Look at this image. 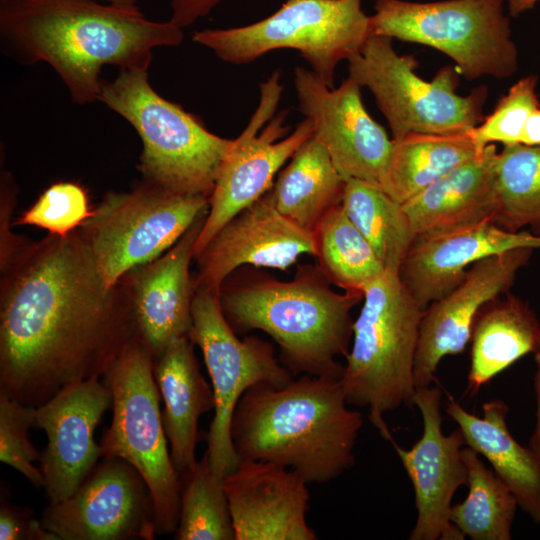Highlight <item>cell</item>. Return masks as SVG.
I'll return each instance as SVG.
<instances>
[{
	"mask_svg": "<svg viewBox=\"0 0 540 540\" xmlns=\"http://www.w3.org/2000/svg\"><path fill=\"white\" fill-rule=\"evenodd\" d=\"M482 408L483 415L478 417L450 396L446 413L457 423L466 445L483 456L510 489L518 507L540 524V453L512 436L504 401L493 399Z\"/></svg>",
	"mask_w": 540,
	"mask_h": 540,
	"instance_id": "25",
	"label": "cell"
},
{
	"mask_svg": "<svg viewBox=\"0 0 540 540\" xmlns=\"http://www.w3.org/2000/svg\"><path fill=\"white\" fill-rule=\"evenodd\" d=\"M536 371L534 374V390L536 396L537 410L534 430L529 439V446L540 453V347L533 354Z\"/></svg>",
	"mask_w": 540,
	"mask_h": 540,
	"instance_id": "39",
	"label": "cell"
},
{
	"mask_svg": "<svg viewBox=\"0 0 540 540\" xmlns=\"http://www.w3.org/2000/svg\"><path fill=\"white\" fill-rule=\"evenodd\" d=\"M275 70L260 84L259 104L246 128L233 139L216 178L209 210L194 247V258L240 211L263 196L279 169L314 132L305 118L291 133L287 111L275 115L283 86Z\"/></svg>",
	"mask_w": 540,
	"mask_h": 540,
	"instance_id": "13",
	"label": "cell"
},
{
	"mask_svg": "<svg viewBox=\"0 0 540 540\" xmlns=\"http://www.w3.org/2000/svg\"><path fill=\"white\" fill-rule=\"evenodd\" d=\"M190 338L200 348L214 394V415L206 435V453L214 473L224 479L240 463L231 425L242 395L267 383L284 387L294 376L276 357L274 346L257 336L242 340L226 320L218 295L196 289Z\"/></svg>",
	"mask_w": 540,
	"mask_h": 540,
	"instance_id": "12",
	"label": "cell"
},
{
	"mask_svg": "<svg viewBox=\"0 0 540 540\" xmlns=\"http://www.w3.org/2000/svg\"><path fill=\"white\" fill-rule=\"evenodd\" d=\"M107 3L119 4V5H137L138 0H100Z\"/></svg>",
	"mask_w": 540,
	"mask_h": 540,
	"instance_id": "42",
	"label": "cell"
},
{
	"mask_svg": "<svg viewBox=\"0 0 540 540\" xmlns=\"http://www.w3.org/2000/svg\"><path fill=\"white\" fill-rule=\"evenodd\" d=\"M468 391L489 383L523 356L540 347V320L525 300L507 293L477 315L470 338Z\"/></svg>",
	"mask_w": 540,
	"mask_h": 540,
	"instance_id": "26",
	"label": "cell"
},
{
	"mask_svg": "<svg viewBox=\"0 0 540 540\" xmlns=\"http://www.w3.org/2000/svg\"><path fill=\"white\" fill-rule=\"evenodd\" d=\"M340 379L304 374L284 387L259 383L235 408L231 436L240 460L271 462L308 483L329 482L355 463L363 426Z\"/></svg>",
	"mask_w": 540,
	"mask_h": 540,
	"instance_id": "3",
	"label": "cell"
},
{
	"mask_svg": "<svg viewBox=\"0 0 540 540\" xmlns=\"http://www.w3.org/2000/svg\"><path fill=\"white\" fill-rule=\"evenodd\" d=\"M238 271L222 284L218 299L236 333L260 330L280 349V361L299 374L340 379L352 342V309L360 292L338 293L318 266H299L294 278L281 281L265 271Z\"/></svg>",
	"mask_w": 540,
	"mask_h": 540,
	"instance_id": "4",
	"label": "cell"
},
{
	"mask_svg": "<svg viewBox=\"0 0 540 540\" xmlns=\"http://www.w3.org/2000/svg\"><path fill=\"white\" fill-rule=\"evenodd\" d=\"M1 540H57L46 530L41 520L33 518L29 508L19 507L2 501L0 506Z\"/></svg>",
	"mask_w": 540,
	"mask_h": 540,
	"instance_id": "37",
	"label": "cell"
},
{
	"mask_svg": "<svg viewBox=\"0 0 540 540\" xmlns=\"http://www.w3.org/2000/svg\"><path fill=\"white\" fill-rule=\"evenodd\" d=\"M180 513L176 540H235L224 481L204 456L179 476Z\"/></svg>",
	"mask_w": 540,
	"mask_h": 540,
	"instance_id": "33",
	"label": "cell"
},
{
	"mask_svg": "<svg viewBox=\"0 0 540 540\" xmlns=\"http://www.w3.org/2000/svg\"><path fill=\"white\" fill-rule=\"evenodd\" d=\"M35 407L0 391V461L23 475L36 489L44 487L40 468L34 465L41 452L30 439Z\"/></svg>",
	"mask_w": 540,
	"mask_h": 540,
	"instance_id": "35",
	"label": "cell"
},
{
	"mask_svg": "<svg viewBox=\"0 0 540 540\" xmlns=\"http://www.w3.org/2000/svg\"><path fill=\"white\" fill-rule=\"evenodd\" d=\"M362 0H286L255 23L225 29H204L193 41L224 62L240 65L278 49L297 50L311 70L334 88L338 63L360 51L371 36L370 16Z\"/></svg>",
	"mask_w": 540,
	"mask_h": 540,
	"instance_id": "8",
	"label": "cell"
},
{
	"mask_svg": "<svg viewBox=\"0 0 540 540\" xmlns=\"http://www.w3.org/2000/svg\"><path fill=\"white\" fill-rule=\"evenodd\" d=\"M208 212L160 257L129 271L124 277L137 337L154 363L172 341L189 336L196 292L190 274L194 247Z\"/></svg>",
	"mask_w": 540,
	"mask_h": 540,
	"instance_id": "20",
	"label": "cell"
},
{
	"mask_svg": "<svg viewBox=\"0 0 540 540\" xmlns=\"http://www.w3.org/2000/svg\"><path fill=\"white\" fill-rule=\"evenodd\" d=\"M540 0H508L509 12L512 16H519L531 9Z\"/></svg>",
	"mask_w": 540,
	"mask_h": 540,
	"instance_id": "41",
	"label": "cell"
},
{
	"mask_svg": "<svg viewBox=\"0 0 540 540\" xmlns=\"http://www.w3.org/2000/svg\"><path fill=\"white\" fill-rule=\"evenodd\" d=\"M345 184L324 145L312 135L281 170L271 192L281 214L313 233L320 220L341 205Z\"/></svg>",
	"mask_w": 540,
	"mask_h": 540,
	"instance_id": "27",
	"label": "cell"
},
{
	"mask_svg": "<svg viewBox=\"0 0 540 540\" xmlns=\"http://www.w3.org/2000/svg\"><path fill=\"white\" fill-rule=\"evenodd\" d=\"M110 388L100 377L73 383L35 407L34 428L47 445L40 457L44 490L50 503L71 496L103 458L95 430L112 409Z\"/></svg>",
	"mask_w": 540,
	"mask_h": 540,
	"instance_id": "17",
	"label": "cell"
},
{
	"mask_svg": "<svg viewBox=\"0 0 540 540\" xmlns=\"http://www.w3.org/2000/svg\"><path fill=\"white\" fill-rule=\"evenodd\" d=\"M149 67L119 69L102 80L98 101L136 130L143 149V180L183 195L211 197L233 139L209 131L193 114L162 97L149 81Z\"/></svg>",
	"mask_w": 540,
	"mask_h": 540,
	"instance_id": "6",
	"label": "cell"
},
{
	"mask_svg": "<svg viewBox=\"0 0 540 540\" xmlns=\"http://www.w3.org/2000/svg\"><path fill=\"white\" fill-rule=\"evenodd\" d=\"M536 87L537 77L534 75L518 80L499 99L493 112L469 131L479 152L494 143L504 146L521 144L529 117L540 107Z\"/></svg>",
	"mask_w": 540,
	"mask_h": 540,
	"instance_id": "34",
	"label": "cell"
},
{
	"mask_svg": "<svg viewBox=\"0 0 540 540\" xmlns=\"http://www.w3.org/2000/svg\"><path fill=\"white\" fill-rule=\"evenodd\" d=\"M482 152L468 133L413 134L393 147L380 188L400 204Z\"/></svg>",
	"mask_w": 540,
	"mask_h": 540,
	"instance_id": "28",
	"label": "cell"
},
{
	"mask_svg": "<svg viewBox=\"0 0 540 540\" xmlns=\"http://www.w3.org/2000/svg\"><path fill=\"white\" fill-rule=\"evenodd\" d=\"M210 198L177 194L142 180L109 192L78 229L109 287L168 251L209 210Z\"/></svg>",
	"mask_w": 540,
	"mask_h": 540,
	"instance_id": "11",
	"label": "cell"
},
{
	"mask_svg": "<svg viewBox=\"0 0 540 540\" xmlns=\"http://www.w3.org/2000/svg\"><path fill=\"white\" fill-rule=\"evenodd\" d=\"M313 236L317 266L331 284L343 291L363 293L386 271L341 205L320 220Z\"/></svg>",
	"mask_w": 540,
	"mask_h": 540,
	"instance_id": "31",
	"label": "cell"
},
{
	"mask_svg": "<svg viewBox=\"0 0 540 540\" xmlns=\"http://www.w3.org/2000/svg\"><path fill=\"white\" fill-rule=\"evenodd\" d=\"M521 144L540 146V107L529 117L523 130Z\"/></svg>",
	"mask_w": 540,
	"mask_h": 540,
	"instance_id": "40",
	"label": "cell"
},
{
	"mask_svg": "<svg viewBox=\"0 0 540 540\" xmlns=\"http://www.w3.org/2000/svg\"><path fill=\"white\" fill-rule=\"evenodd\" d=\"M535 249L522 247L472 264L463 280L424 310L414 359L416 390L431 386L441 360L465 350L475 319L490 301L509 293Z\"/></svg>",
	"mask_w": 540,
	"mask_h": 540,
	"instance_id": "18",
	"label": "cell"
},
{
	"mask_svg": "<svg viewBox=\"0 0 540 540\" xmlns=\"http://www.w3.org/2000/svg\"><path fill=\"white\" fill-rule=\"evenodd\" d=\"M0 36L10 57L51 66L80 105L98 100L106 65L149 67L155 48L184 38L182 28L147 18L138 5L100 0H2Z\"/></svg>",
	"mask_w": 540,
	"mask_h": 540,
	"instance_id": "2",
	"label": "cell"
},
{
	"mask_svg": "<svg viewBox=\"0 0 540 540\" xmlns=\"http://www.w3.org/2000/svg\"><path fill=\"white\" fill-rule=\"evenodd\" d=\"M503 1L376 0L371 35L433 47L449 56L468 80L508 78L517 70L518 50Z\"/></svg>",
	"mask_w": 540,
	"mask_h": 540,
	"instance_id": "10",
	"label": "cell"
},
{
	"mask_svg": "<svg viewBox=\"0 0 540 540\" xmlns=\"http://www.w3.org/2000/svg\"><path fill=\"white\" fill-rule=\"evenodd\" d=\"M153 368L151 353L135 335L102 375L113 405L101 447L103 458L119 457L139 472L151 494L157 534H171L179 521L180 481L167 447Z\"/></svg>",
	"mask_w": 540,
	"mask_h": 540,
	"instance_id": "7",
	"label": "cell"
},
{
	"mask_svg": "<svg viewBox=\"0 0 540 540\" xmlns=\"http://www.w3.org/2000/svg\"><path fill=\"white\" fill-rule=\"evenodd\" d=\"M91 213L82 186L74 182H57L45 189L13 224L36 226L51 235L66 236L79 229Z\"/></svg>",
	"mask_w": 540,
	"mask_h": 540,
	"instance_id": "36",
	"label": "cell"
},
{
	"mask_svg": "<svg viewBox=\"0 0 540 540\" xmlns=\"http://www.w3.org/2000/svg\"><path fill=\"white\" fill-rule=\"evenodd\" d=\"M493 222L540 236V146L515 144L498 152Z\"/></svg>",
	"mask_w": 540,
	"mask_h": 540,
	"instance_id": "32",
	"label": "cell"
},
{
	"mask_svg": "<svg viewBox=\"0 0 540 540\" xmlns=\"http://www.w3.org/2000/svg\"><path fill=\"white\" fill-rule=\"evenodd\" d=\"M40 520L57 540H152L157 534L150 491L119 457H104L71 496L50 503Z\"/></svg>",
	"mask_w": 540,
	"mask_h": 540,
	"instance_id": "14",
	"label": "cell"
},
{
	"mask_svg": "<svg viewBox=\"0 0 540 540\" xmlns=\"http://www.w3.org/2000/svg\"><path fill=\"white\" fill-rule=\"evenodd\" d=\"M441 404L438 387L417 389L413 406L422 417V435L410 449L391 441L414 490L417 517L410 540L465 539L451 523L449 513L455 492L468 483L463 458L466 443L459 428L448 435L443 433Z\"/></svg>",
	"mask_w": 540,
	"mask_h": 540,
	"instance_id": "16",
	"label": "cell"
},
{
	"mask_svg": "<svg viewBox=\"0 0 540 540\" xmlns=\"http://www.w3.org/2000/svg\"><path fill=\"white\" fill-rule=\"evenodd\" d=\"M494 144L402 204L416 235L484 220L496 211Z\"/></svg>",
	"mask_w": 540,
	"mask_h": 540,
	"instance_id": "24",
	"label": "cell"
},
{
	"mask_svg": "<svg viewBox=\"0 0 540 540\" xmlns=\"http://www.w3.org/2000/svg\"><path fill=\"white\" fill-rule=\"evenodd\" d=\"M522 247L540 249V236L512 232L492 220L423 233L416 235L398 274L425 310L456 287L475 262Z\"/></svg>",
	"mask_w": 540,
	"mask_h": 540,
	"instance_id": "22",
	"label": "cell"
},
{
	"mask_svg": "<svg viewBox=\"0 0 540 540\" xmlns=\"http://www.w3.org/2000/svg\"><path fill=\"white\" fill-rule=\"evenodd\" d=\"M222 0H170V21L180 28L207 16Z\"/></svg>",
	"mask_w": 540,
	"mask_h": 540,
	"instance_id": "38",
	"label": "cell"
},
{
	"mask_svg": "<svg viewBox=\"0 0 540 540\" xmlns=\"http://www.w3.org/2000/svg\"><path fill=\"white\" fill-rule=\"evenodd\" d=\"M235 540H316L308 525L309 484L296 471L240 460L223 479Z\"/></svg>",
	"mask_w": 540,
	"mask_h": 540,
	"instance_id": "21",
	"label": "cell"
},
{
	"mask_svg": "<svg viewBox=\"0 0 540 540\" xmlns=\"http://www.w3.org/2000/svg\"><path fill=\"white\" fill-rule=\"evenodd\" d=\"M1 273L0 391L23 404L102 377L137 335L124 281L106 284L78 229L26 244Z\"/></svg>",
	"mask_w": 540,
	"mask_h": 540,
	"instance_id": "1",
	"label": "cell"
},
{
	"mask_svg": "<svg viewBox=\"0 0 540 540\" xmlns=\"http://www.w3.org/2000/svg\"><path fill=\"white\" fill-rule=\"evenodd\" d=\"M341 208L368 241L384 269L399 273L416 237L402 204L377 185L348 179Z\"/></svg>",
	"mask_w": 540,
	"mask_h": 540,
	"instance_id": "29",
	"label": "cell"
},
{
	"mask_svg": "<svg viewBox=\"0 0 540 540\" xmlns=\"http://www.w3.org/2000/svg\"><path fill=\"white\" fill-rule=\"evenodd\" d=\"M363 294L340 382L348 404L367 408L372 425L392 441L384 415L413 406L414 359L424 309L398 273L385 271Z\"/></svg>",
	"mask_w": 540,
	"mask_h": 540,
	"instance_id": "5",
	"label": "cell"
},
{
	"mask_svg": "<svg viewBox=\"0 0 540 540\" xmlns=\"http://www.w3.org/2000/svg\"><path fill=\"white\" fill-rule=\"evenodd\" d=\"M347 61L348 77L371 91L393 141L413 134L468 133L484 119L485 86L459 95L458 71L451 66L431 81L422 79L415 57L399 55L387 36L371 35Z\"/></svg>",
	"mask_w": 540,
	"mask_h": 540,
	"instance_id": "9",
	"label": "cell"
},
{
	"mask_svg": "<svg viewBox=\"0 0 540 540\" xmlns=\"http://www.w3.org/2000/svg\"><path fill=\"white\" fill-rule=\"evenodd\" d=\"M313 233L281 214L271 188L231 218L194 258L196 289L219 294L224 281L242 266L286 270L299 257H315Z\"/></svg>",
	"mask_w": 540,
	"mask_h": 540,
	"instance_id": "19",
	"label": "cell"
},
{
	"mask_svg": "<svg viewBox=\"0 0 540 540\" xmlns=\"http://www.w3.org/2000/svg\"><path fill=\"white\" fill-rule=\"evenodd\" d=\"M479 456L464 446L468 494L462 502L452 505L449 519L464 537L472 540H510L517 500Z\"/></svg>",
	"mask_w": 540,
	"mask_h": 540,
	"instance_id": "30",
	"label": "cell"
},
{
	"mask_svg": "<svg viewBox=\"0 0 540 540\" xmlns=\"http://www.w3.org/2000/svg\"><path fill=\"white\" fill-rule=\"evenodd\" d=\"M2 1V0H1Z\"/></svg>",
	"mask_w": 540,
	"mask_h": 540,
	"instance_id": "43",
	"label": "cell"
},
{
	"mask_svg": "<svg viewBox=\"0 0 540 540\" xmlns=\"http://www.w3.org/2000/svg\"><path fill=\"white\" fill-rule=\"evenodd\" d=\"M194 345L189 336L175 339L153 368L164 403L163 426L178 476L196 463L199 418L214 409L213 390L201 373Z\"/></svg>",
	"mask_w": 540,
	"mask_h": 540,
	"instance_id": "23",
	"label": "cell"
},
{
	"mask_svg": "<svg viewBox=\"0 0 540 540\" xmlns=\"http://www.w3.org/2000/svg\"><path fill=\"white\" fill-rule=\"evenodd\" d=\"M294 86L300 111L341 176L380 187L393 140L365 109L361 87L347 77L337 88H329L302 66L294 69Z\"/></svg>",
	"mask_w": 540,
	"mask_h": 540,
	"instance_id": "15",
	"label": "cell"
}]
</instances>
